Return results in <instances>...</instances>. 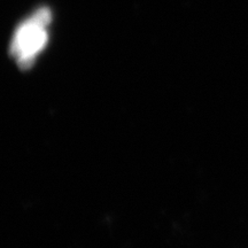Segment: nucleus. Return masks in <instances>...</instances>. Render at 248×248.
Returning a JSON list of instances; mask_svg holds the SVG:
<instances>
[{"label": "nucleus", "mask_w": 248, "mask_h": 248, "mask_svg": "<svg viewBox=\"0 0 248 248\" xmlns=\"http://www.w3.org/2000/svg\"><path fill=\"white\" fill-rule=\"evenodd\" d=\"M51 18L48 8H40L23 21L15 31L11 44V53L21 67H30L39 52L45 47Z\"/></svg>", "instance_id": "1"}]
</instances>
